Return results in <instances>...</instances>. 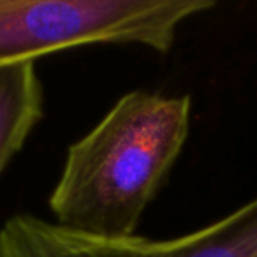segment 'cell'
Wrapping results in <instances>:
<instances>
[{
    "mask_svg": "<svg viewBox=\"0 0 257 257\" xmlns=\"http://www.w3.org/2000/svg\"><path fill=\"white\" fill-rule=\"evenodd\" d=\"M44 92L36 62L0 67V175L43 118Z\"/></svg>",
    "mask_w": 257,
    "mask_h": 257,
    "instance_id": "3957f363",
    "label": "cell"
},
{
    "mask_svg": "<svg viewBox=\"0 0 257 257\" xmlns=\"http://www.w3.org/2000/svg\"><path fill=\"white\" fill-rule=\"evenodd\" d=\"M189 95L134 90L67 152L50 197L55 224L104 238L134 236L190 131Z\"/></svg>",
    "mask_w": 257,
    "mask_h": 257,
    "instance_id": "6da1fadb",
    "label": "cell"
},
{
    "mask_svg": "<svg viewBox=\"0 0 257 257\" xmlns=\"http://www.w3.org/2000/svg\"><path fill=\"white\" fill-rule=\"evenodd\" d=\"M213 0H0V67L92 44L168 53L185 20Z\"/></svg>",
    "mask_w": 257,
    "mask_h": 257,
    "instance_id": "7a4b0ae2",
    "label": "cell"
}]
</instances>
